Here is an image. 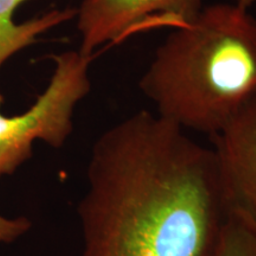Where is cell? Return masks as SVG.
Here are the masks:
<instances>
[{
    "mask_svg": "<svg viewBox=\"0 0 256 256\" xmlns=\"http://www.w3.org/2000/svg\"><path fill=\"white\" fill-rule=\"evenodd\" d=\"M203 0H83L76 20L81 34L80 51L94 56L98 48L116 43L140 26L186 23L203 8Z\"/></svg>",
    "mask_w": 256,
    "mask_h": 256,
    "instance_id": "cell-4",
    "label": "cell"
},
{
    "mask_svg": "<svg viewBox=\"0 0 256 256\" xmlns=\"http://www.w3.org/2000/svg\"><path fill=\"white\" fill-rule=\"evenodd\" d=\"M51 60L55 68L49 84L30 110L6 116L0 95V179L14 174L31 158L34 142H43L54 148L66 145L74 130L76 108L92 90L94 56L70 50Z\"/></svg>",
    "mask_w": 256,
    "mask_h": 256,
    "instance_id": "cell-3",
    "label": "cell"
},
{
    "mask_svg": "<svg viewBox=\"0 0 256 256\" xmlns=\"http://www.w3.org/2000/svg\"><path fill=\"white\" fill-rule=\"evenodd\" d=\"M28 0H0V68L19 51L37 43L42 34L76 18L78 8L51 10L22 24L14 23V12Z\"/></svg>",
    "mask_w": 256,
    "mask_h": 256,
    "instance_id": "cell-6",
    "label": "cell"
},
{
    "mask_svg": "<svg viewBox=\"0 0 256 256\" xmlns=\"http://www.w3.org/2000/svg\"><path fill=\"white\" fill-rule=\"evenodd\" d=\"M31 229V222L26 217L8 218L0 215V243L17 241Z\"/></svg>",
    "mask_w": 256,
    "mask_h": 256,
    "instance_id": "cell-8",
    "label": "cell"
},
{
    "mask_svg": "<svg viewBox=\"0 0 256 256\" xmlns=\"http://www.w3.org/2000/svg\"><path fill=\"white\" fill-rule=\"evenodd\" d=\"M211 139L230 212L256 223V96Z\"/></svg>",
    "mask_w": 256,
    "mask_h": 256,
    "instance_id": "cell-5",
    "label": "cell"
},
{
    "mask_svg": "<svg viewBox=\"0 0 256 256\" xmlns=\"http://www.w3.org/2000/svg\"><path fill=\"white\" fill-rule=\"evenodd\" d=\"M214 256H256V223L230 212Z\"/></svg>",
    "mask_w": 256,
    "mask_h": 256,
    "instance_id": "cell-7",
    "label": "cell"
},
{
    "mask_svg": "<svg viewBox=\"0 0 256 256\" xmlns=\"http://www.w3.org/2000/svg\"><path fill=\"white\" fill-rule=\"evenodd\" d=\"M139 89L159 116L214 136L256 96V17L238 2L203 6L156 48Z\"/></svg>",
    "mask_w": 256,
    "mask_h": 256,
    "instance_id": "cell-2",
    "label": "cell"
},
{
    "mask_svg": "<svg viewBox=\"0 0 256 256\" xmlns=\"http://www.w3.org/2000/svg\"><path fill=\"white\" fill-rule=\"evenodd\" d=\"M236 2H238V5H241L242 8L250 10L252 6L256 4V0H236Z\"/></svg>",
    "mask_w": 256,
    "mask_h": 256,
    "instance_id": "cell-9",
    "label": "cell"
},
{
    "mask_svg": "<svg viewBox=\"0 0 256 256\" xmlns=\"http://www.w3.org/2000/svg\"><path fill=\"white\" fill-rule=\"evenodd\" d=\"M81 256H214L230 210L212 147L136 112L92 146Z\"/></svg>",
    "mask_w": 256,
    "mask_h": 256,
    "instance_id": "cell-1",
    "label": "cell"
}]
</instances>
